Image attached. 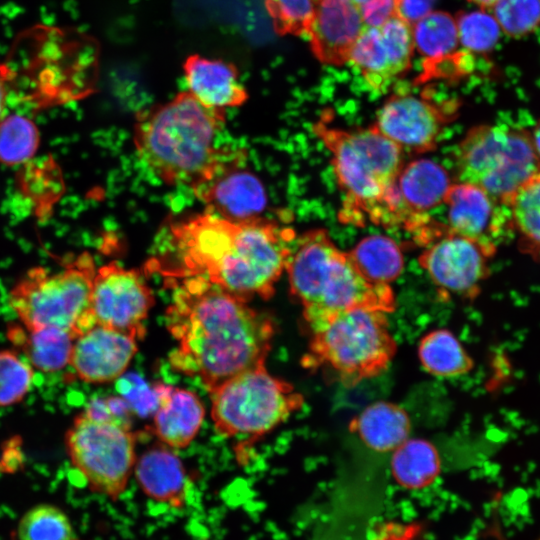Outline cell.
Masks as SVG:
<instances>
[{"label": "cell", "mask_w": 540, "mask_h": 540, "mask_svg": "<svg viewBox=\"0 0 540 540\" xmlns=\"http://www.w3.org/2000/svg\"><path fill=\"white\" fill-rule=\"evenodd\" d=\"M181 279L165 312L167 329L177 342L168 356L170 366L198 378L209 392L265 364L275 321L203 276Z\"/></svg>", "instance_id": "obj_1"}, {"label": "cell", "mask_w": 540, "mask_h": 540, "mask_svg": "<svg viewBox=\"0 0 540 540\" xmlns=\"http://www.w3.org/2000/svg\"><path fill=\"white\" fill-rule=\"evenodd\" d=\"M294 239L292 229L263 217L231 221L206 211L171 226L169 264L158 269L176 279L203 276L246 302L267 300Z\"/></svg>", "instance_id": "obj_2"}, {"label": "cell", "mask_w": 540, "mask_h": 540, "mask_svg": "<svg viewBox=\"0 0 540 540\" xmlns=\"http://www.w3.org/2000/svg\"><path fill=\"white\" fill-rule=\"evenodd\" d=\"M312 131L330 151L332 169L344 194V222L363 224L367 218L375 225L403 226L409 231L419 226L423 218L406 209L397 189L404 165L401 147L373 124L343 129L321 119Z\"/></svg>", "instance_id": "obj_3"}, {"label": "cell", "mask_w": 540, "mask_h": 540, "mask_svg": "<svg viewBox=\"0 0 540 540\" xmlns=\"http://www.w3.org/2000/svg\"><path fill=\"white\" fill-rule=\"evenodd\" d=\"M225 121V110L207 107L183 91L137 113L134 146L161 181L190 187L214 158V141Z\"/></svg>", "instance_id": "obj_4"}, {"label": "cell", "mask_w": 540, "mask_h": 540, "mask_svg": "<svg viewBox=\"0 0 540 540\" xmlns=\"http://www.w3.org/2000/svg\"><path fill=\"white\" fill-rule=\"evenodd\" d=\"M286 272L307 329L350 308L389 313L396 306L391 285L367 280L325 229H312L297 238Z\"/></svg>", "instance_id": "obj_5"}, {"label": "cell", "mask_w": 540, "mask_h": 540, "mask_svg": "<svg viewBox=\"0 0 540 540\" xmlns=\"http://www.w3.org/2000/svg\"><path fill=\"white\" fill-rule=\"evenodd\" d=\"M386 314L355 307L307 329L310 339L303 367L320 370L348 386L380 375L397 351Z\"/></svg>", "instance_id": "obj_6"}, {"label": "cell", "mask_w": 540, "mask_h": 540, "mask_svg": "<svg viewBox=\"0 0 540 540\" xmlns=\"http://www.w3.org/2000/svg\"><path fill=\"white\" fill-rule=\"evenodd\" d=\"M112 399H97L78 413L64 444L73 467L88 488L117 500L126 490L136 463V434Z\"/></svg>", "instance_id": "obj_7"}, {"label": "cell", "mask_w": 540, "mask_h": 540, "mask_svg": "<svg viewBox=\"0 0 540 540\" xmlns=\"http://www.w3.org/2000/svg\"><path fill=\"white\" fill-rule=\"evenodd\" d=\"M96 269L87 251L57 272L33 267L12 287L8 303L25 327H55L77 338L96 325L91 307Z\"/></svg>", "instance_id": "obj_8"}, {"label": "cell", "mask_w": 540, "mask_h": 540, "mask_svg": "<svg viewBox=\"0 0 540 540\" xmlns=\"http://www.w3.org/2000/svg\"><path fill=\"white\" fill-rule=\"evenodd\" d=\"M208 393L214 429L226 438L262 437L305 402L302 393L269 373L265 364L238 373Z\"/></svg>", "instance_id": "obj_9"}, {"label": "cell", "mask_w": 540, "mask_h": 540, "mask_svg": "<svg viewBox=\"0 0 540 540\" xmlns=\"http://www.w3.org/2000/svg\"><path fill=\"white\" fill-rule=\"evenodd\" d=\"M455 166L458 181L482 188L506 207L514 192L540 170V159L529 130L480 124L458 143Z\"/></svg>", "instance_id": "obj_10"}, {"label": "cell", "mask_w": 540, "mask_h": 540, "mask_svg": "<svg viewBox=\"0 0 540 540\" xmlns=\"http://www.w3.org/2000/svg\"><path fill=\"white\" fill-rule=\"evenodd\" d=\"M190 188L207 212L231 221L261 217L267 204L265 188L248 167V152L242 148L218 147Z\"/></svg>", "instance_id": "obj_11"}, {"label": "cell", "mask_w": 540, "mask_h": 540, "mask_svg": "<svg viewBox=\"0 0 540 540\" xmlns=\"http://www.w3.org/2000/svg\"><path fill=\"white\" fill-rule=\"evenodd\" d=\"M497 246L446 232L419 256L418 262L440 292L473 299L490 274Z\"/></svg>", "instance_id": "obj_12"}, {"label": "cell", "mask_w": 540, "mask_h": 540, "mask_svg": "<svg viewBox=\"0 0 540 540\" xmlns=\"http://www.w3.org/2000/svg\"><path fill=\"white\" fill-rule=\"evenodd\" d=\"M154 303L153 291L136 270L115 262L96 269L91 296L96 325L140 340L145 335L144 322Z\"/></svg>", "instance_id": "obj_13"}, {"label": "cell", "mask_w": 540, "mask_h": 540, "mask_svg": "<svg viewBox=\"0 0 540 540\" xmlns=\"http://www.w3.org/2000/svg\"><path fill=\"white\" fill-rule=\"evenodd\" d=\"M456 101L435 103L425 96L393 94L379 109L373 125L402 150L433 151L445 126L455 119Z\"/></svg>", "instance_id": "obj_14"}, {"label": "cell", "mask_w": 540, "mask_h": 540, "mask_svg": "<svg viewBox=\"0 0 540 540\" xmlns=\"http://www.w3.org/2000/svg\"><path fill=\"white\" fill-rule=\"evenodd\" d=\"M413 46L411 24L394 14L379 27L365 25L349 59L360 68L369 86L383 93L410 68Z\"/></svg>", "instance_id": "obj_15"}, {"label": "cell", "mask_w": 540, "mask_h": 540, "mask_svg": "<svg viewBox=\"0 0 540 540\" xmlns=\"http://www.w3.org/2000/svg\"><path fill=\"white\" fill-rule=\"evenodd\" d=\"M137 351L136 337L95 325L75 339L69 365L81 381L106 384L124 374Z\"/></svg>", "instance_id": "obj_16"}, {"label": "cell", "mask_w": 540, "mask_h": 540, "mask_svg": "<svg viewBox=\"0 0 540 540\" xmlns=\"http://www.w3.org/2000/svg\"><path fill=\"white\" fill-rule=\"evenodd\" d=\"M364 27L351 0H318L307 34L314 56L323 64L345 63Z\"/></svg>", "instance_id": "obj_17"}, {"label": "cell", "mask_w": 540, "mask_h": 540, "mask_svg": "<svg viewBox=\"0 0 540 540\" xmlns=\"http://www.w3.org/2000/svg\"><path fill=\"white\" fill-rule=\"evenodd\" d=\"M444 204L449 232L496 245L494 237L504 224L500 204L482 188L468 182L452 183Z\"/></svg>", "instance_id": "obj_18"}, {"label": "cell", "mask_w": 540, "mask_h": 540, "mask_svg": "<svg viewBox=\"0 0 540 540\" xmlns=\"http://www.w3.org/2000/svg\"><path fill=\"white\" fill-rule=\"evenodd\" d=\"M158 407L153 430L162 443L184 449L198 434L205 417V406L191 390L165 384L155 386Z\"/></svg>", "instance_id": "obj_19"}, {"label": "cell", "mask_w": 540, "mask_h": 540, "mask_svg": "<svg viewBox=\"0 0 540 540\" xmlns=\"http://www.w3.org/2000/svg\"><path fill=\"white\" fill-rule=\"evenodd\" d=\"M183 71L188 92L207 107L226 110L248 99L232 63L193 54L186 58Z\"/></svg>", "instance_id": "obj_20"}, {"label": "cell", "mask_w": 540, "mask_h": 540, "mask_svg": "<svg viewBox=\"0 0 540 540\" xmlns=\"http://www.w3.org/2000/svg\"><path fill=\"white\" fill-rule=\"evenodd\" d=\"M136 480L149 498L180 508L185 503L188 478L185 467L167 445H155L136 459Z\"/></svg>", "instance_id": "obj_21"}, {"label": "cell", "mask_w": 540, "mask_h": 540, "mask_svg": "<svg viewBox=\"0 0 540 540\" xmlns=\"http://www.w3.org/2000/svg\"><path fill=\"white\" fill-rule=\"evenodd\" d=\"M452 185L446 169L430 160L417 159L403 165L397 179V189L406 209L416 217L444 204Z\"/></svg>", "instance_id": "obj_22"}, {"label": "cell", "mask_w": 540, "mask_h": 540, "mask_svg": "<svg viewBox=\"0 0 540 540\" xmlns=\"http://www.w3.org/2000/svg\"><path fill=\"white\" fill-rule=\"evenodd\" d=\"M7 339L24 353L33 368L56 372L69 365L76 338L55 327L27 328L21 323H10Z\"/></svg>", "instance_id": "obj_23"}, {"label": "cell", "mask_w": 540, "mask_h": 540, "mask_svg": "<svg viewBox=\"0 0 540 540\" xmlns=\"http://www.w3.org/2000/svg\"><path fill=\"white\" fill-rule=\"evenodd\" d=\"M349 426L367 447L377 452L394 451L408 439L411 429L408 413L388 401L370 404Z\"/></svg>", "instance_id": "obj_24"}, {"label": "cell", "mask_w": 540, "mask_h": 540, "mask_svg": "<svg viewBox=\"0 0 540 540\" xmlns=\"http://www.w3.org/2000/svg\"><path fill=\"white\" fill-rule=\"evenodd\" d=\"M440 470L439 453L427 440L408 438L393 451L392 476L405 489L428 487L438 477Z\"/></svg>", "instance_id": "obj_25"}, {"label": "cell", "mask_w": 540, "mask_h": 540, "mask_svg": "<svg viewBox=\"0 0 540 540\" xmlns=\"http://www.w3.org/2000/svg\"><path fill=\"white\" fill-rule=\"evenodd\" d=\"M419 361L429 374L453 378L469 373L474 361L457 337L444 328L425 334L418 344Z\"/></svg>", "instance_id": "obj_26"}, {"label": "cell", "mask_w": 540, "mask_h": 540, "mask_svg": "<svg viewBox=\"0 0 540 540\" xmlns=\"http://www.w3.org/2000/svg\"><path fill=\"white\" fill-rule=\"evenodd\" d=\"M348 254L360 273L375 284L391 285L404 268L400 247L385 235L363 238Z\"/></svg>", "instance_id": "obj_27"}, {"label": "cell", "mask_w": 540, "mask_h": 540, "mask_svg": "<svg viewBox=\"0 0 540 540\" xmlns=\"http://www.w3.org/2000/svg\"><path fill=\"white\" fill-rule=\"evenodd\" d=\"M506 208L521 251L540 261V170L514 192Z\"/></svg>", "instance_id": "obj_28"}, {"label": "cell", "mask_w": 540, "mask_h": 540, "mask_svg": "<svg viewBox=\"0 0 540 540\" xmlns=\"http://www.w3.org/2000/svg\"><path fill=\"white\" fill-rule=\"evenodd\" d=\"M413 41L425 59H436L455 52L458 46L456 20L447 12L434 11L414 23Z\"/></svg>", "instance_id": "obj_29"}, {"label": "cell", "mask_w": 540, "mask_h": 540, "mask_svg": "<svg viewBox=\"0 0 540 540\" xmlns=\"http://www.w3.org/2000/svg\"><path fill=\"white\" fill-rule=\"evenodd\" d=\"M40 144L36 124L28 117L10 114L0 119V163L19 165L32 159Z\"/></svg>", "instance_id": "obj_30"}, {"label": "cell", "mask_w": 540, "mask_h": 540, "mask_svg": "<svg viewBox=\"0 0 540 540\" xmlns=\"http://www.w3.org/2000/svg\"><path fill=\"white\" fill-rule=\"evenodd\" d=\"M19 540H74L70 519L59 507L38 504L26 511L17 526Z\"/></svg>", "instance_id": "obj_31"}, {"label": "cell", "mask_w": 540, "mask_h": 540, "mask_svg": "<svg viewBox=\"0 0 540 540\" xmlns=\"http://www.w3.org/2000/svg\"><path fill=\"white\" fill-rule=\"evenodd\" d=\"M456 24L458 39L462 46L474 53L492 50L502 31L494 15L483 9L459 13Z\"/></svg>", "instance_id": "obj_32"}, {"label": "cell", "mask_w": 540, "mask_h": 540, "mask_svg": "<svg viewBox=\"0 0 540 540\" xmlns=\"http://www.w3.org/2000/svg\"><path fill=\"white\" fill-rule=\"evenodd\" d=\"M34 371L16 351L0 350V407L18 404L32 386Z\"/></svg>", "instance_id": "obj_33"}, {"label": "cell", "mask_w": 540, "mask_h": 540, "mask_svg": "<svg viewBox=\"0 0 540 540\" xmlns=\"http://www.w3.org/2000/svg\"><path fill=\"white\" fill-rule=\"evenodd\" d=\"M501 30L522 37L540 27V0H499L492 8Z\"/></svg>", "instance_id": "obj_34"}, {"label": "cell", "mask_w": 540, "mask_h": 540, "mask_svg": "<svg viewBox=\"0 0 540 540\" xmlns=\"http://www.w3.org/2000/svg\"><path fill=\"white\" fill-rule=\"evenodd\" d=\"M318 0H265L279 35H307Z\"/></svg>", "instance_id": "obj_35"}, {"label": "cell", "mask_w": 540, "mask_h": 540, "mask_svg": "<svg viewBox=\"0 0 540 540\" xmlns=\"http://www.w3.org/2000/svg\"><path fill=\"white\" fill-rule=\"evenodd\" d=\"M473 53L468 50L455 51L436 59H424L422 73L417 83H425L433 79L457 80L467 76L474 69Z\"/></svg>", "instance_id": "obj_36"}, {"label": "cell", "mask_w": 540, "mask_h": 540, "mask_svg": "<svg viewBox=\"0 0 540 540\" xmlns=\"http://www.w3.org/2000/svg\"><path fill=\"white\" fill-rule=\"evenodd\" d=\"M366 26L379 27L395 13L394 0H368L359 7Z\"/></svg>", "instance_id": "obj_37"}, {"label": "cell", "mask_w": 540, "mask_h": 540, "mask_svg": "<svg viewBox=\"0 0 540 540\" xmlns=\"http://www.w3.org/2000/svg\"><path fill=\"white\" fill-rule=\"evenodd\" d=\"M436 0H394L395 13L409 24L418 20L431 12Z\"/></svg>", "instance_id": "obj_38"}, {"label": "cell", "mask_w": 540, "mask_h": 540, "mask_svg": "<svg viewBox=\"0 0 540 540\" xmlns=\"http://www.w3.org/2000/svg\"><path fill=\"white\" fill-rule=\"evenodd\" d=\"M7 100V80L0 70V119L3 117Z\"/></svg>", "instance_id": "obj_39"}, {"label": "cell", "mask_w": 540, "mask_h": 540, "mask_svg": "<svg viewBox=\"0 0 540 540\" xmlns=\"http://www.w3.org/2000/svg\"><path fill=\"white\" fill-rule=\"evenodd\" d=\"M529 131L534 150L538 158L540 159V119L534 125L533 129Z\"/></svg>", "instance_id": "obj_40"}, {"label": "cell", "mask_w": 540, "mask_h": 540, "mask_svg": "<svg viewBox=\"0 0 540 540\" xmlns=\"http://www.w3.org/2000/svg\"><path fill=\"white\" fill-rule=\"evenodd\" d=\"M478 6L483 10L491 9L499 0H468Z\"/></svg>", "instance_id": "obj_41"}, {"label": "cell", "mask_w": 540, "mask_h": 540, "mask_svg": "<svg viewBox=\"0 0 540 540\" xmlns=\"http://www.w3.org/2000/svg\"><path fill=\"white\" fill-rule=\"evenodd\" d=\"M354 4H356L358 7H360L362 4L367 2L368 0H351Z\"/></svg>", "instance_id": "obj_42"}]
</instances>
